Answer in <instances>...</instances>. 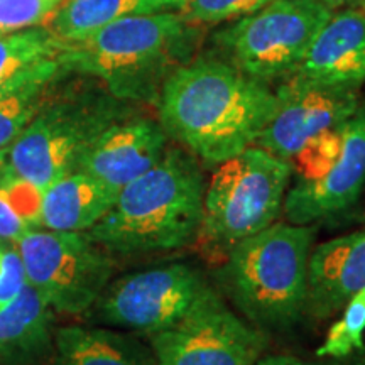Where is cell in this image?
Segmentation results:
<instances>
[{"mask_svg": "<svg viewBox=\"0 0 365 365\" xmlns=\"http://www.w3.org/2000/svg\"><path fill=\"white\" fill-rule=\"evenodd\" d=\"M159 124L202 164L215 168L255 145L277 108L276 91L222 59L188 61L168 76Z\"/></svg>", "mask_w": 365, "mask_h": 365, "instance_id": "1", "label": "cell"}, {"mask_svg": "<svg viewBox=\"0 0 365 365\" xmlns=\"http://www.w3.org/2000/svg\"><path fill=\"white\" fill-rule=\"evenodd\" d=\"M202 163L168 148L154 168L117 193L107 215L86 234L110 255L170 254L198 240L203 220Z\"/></svg>", "mask_w": 365, "mask_h": 365, "instance_id": "2", "label": "cell"}, {"mask_svg": "<svg viewBox=\"0 0 365 365\" xmlns=\"http://www.w3.org/2000/svg\"><path fill=\"white\" fill-rule=\"evenodd\" d=\"M196 39L198 31L178 12L139 14L63 41L59 63L68 75L100 81L113 97L156 103L168 76L190 61Z\"/></svg>", "mask_w": 365, "mask_h": 365, "instance_id": "3", "label": "cell"}, {"mask_svg": "<svg viewBox=\"0 0 365 365\" xmlns=\"http://www.w3.org/2000/svg\"><path fill=\"white\" fill-rule=\"evenodd\" d=\"M314 227L274 222L223 255L217 282L250 325L287 331L304 317Z\"/></svg>", "mask_w": 365, "mask_h": 365, "instance_id": "4", "label": "cell"}, {"mask_svg": "<svg viewBox=\"0 0 365 365\" xmlns=\"http://www.w3.org/2000/svg\"><path fill=\"white\" fill-rule=\"evenodd\" d=\"M59 81L26 129L0 150L4 171L43 190L75 171L108 125L134 115V103L113 97L102 83L59 88Z\"/></svg>", "mask_w": 365, "mask_h": 365, "instance_id": "5", "label": "cell"}, {"mask_svg": "<svg viewBox=\"0 0 365 365\" xmlns=\"http://www.w3.org/2000/svg\"><path fill=\"white\" fill-rule=\"evenodd\" d=\"M293 175L289 163L259 145L217 164L205 186L203 220L195 245L223 259L240 240L277 222Z\"/></svg>", "mask_w": 365, "mask_h": 365, "instance_id": "6", "label": "cell"}, {"mask_svg": "<svg viewBox=\"0 0 365 365\" xmlns=\"http://www.w3.org/2000/svg\"><path fill=\"white\" fill-rule=\"evenodd\" d=\"M218 294L220 291L196 267L170 262L110 281L85 317L149 339L175 327Z\"/></svg>", "mask_w": 365, "mask_h": 365, "instance_id": "7", "label": "cell"}, {"mask_svg": "<svg viewBox=\"0 0 365 365\" xmlns=\"http://www.w3.org/2000/svg\"><path fill=\"white\" fill-rule=\"evenodd\" d=\"M16 249L27 284L56 314L85 317L113 277V259L80 232L31 228Z\"/></svg>", "mask_w": 365, "mask_h": 365, "instance_id": "8", "label": "cell"}, {"mask_svg": "<svg viewBox=\"0 0 365 365\" xmlns=\"http://www.w3.org/2000/svg\"><path fill=\"white\" fill-rule=\"evenodd\" d=\"M333 11L318 0H272L215 36L230 65L264 83L289 78Z\"/></svg>", "mask_w": 365, "mask_h": 365, "instance_id": "9", "label": "cell"}, {"mask_svg": "<svg viewBox=\"0 0 365 365\" xmlns=\"http://www.w3.org/2000/svg\"><path fill=\"white\" fill-rule=\"evenodd\" d=\"M149 344L159 365H255L267 340L218 294Z\"/></svg>", "mask_w": 365, "mask_h": 365, "instance_id": "10", "label": "cell"}, {"mask_svg": "<svg viewBox=\"0 0 365 365\" xmlns=\"http://www.w3.org/2000/svg\"><path fill=\"white\" fill-rule=\"evenodd\" d=\"M277 108L255 145L291 161L309 143L345 124L359 108L357 88L318 85L289 76L276 90Z\"/></svg>", "mask_w": 365, "mask_h": 365, "instance_id": "11", "label": "cell"}, {"mask_svg": "<svg viewBox=\"0 0 365 365\" xmlns=\"http://www.w3.org/2000/svg\"><path fill=\"white\" fill-rule=\"evenodd\" d=\"M365 186V105L341 127L339 156L314 176L296 178L286 193V222L314 225L352 207Z\"/></svg>", "mask_w": 365, "mask_h": 365, "instance_id": "12", "label": "cell"}, {"mask_svg": "<svg viewBox=\"0 0 365 365\" xmlns=\"http://www.w3.org/2000/svg\"><path fill=\"white\" fill-rule=\"evenodd\" d=\"M168 140L159 120L134 113L108 125L85 150L75 171L93 176L118 193L156 166L170 148Z\"/></svg>", "mask_w": 365, "mask_h": 365, "instance_id": "13", "label": "cell"}, {"mask_svg": "<svg viewBox=\"0 0 365 365\" xmlns=\"http://www.w3.org/2000/svg\"><path fill=\"white\" fill-rule=\"evenodd\" d=\"M364 287L365 228L312 249L304 314L314 322L333 318Z\"/></svg>", "mask_w": 365, "mask_h": 365, "instance_id": "14", "label": "cell"}, {"mask_svg": "<svg viewBox=\"0 0 365 365\" xmlns=\"http://www.w3.org/2000/svg\"><path fill=\"white\" fill-rule=\"evenodd\" d=\"M296 78L357 88L365 81V7L331 14L296 68Z\"/></svg>", "mask_w": 365, "mask_h": 365, "instance_id": "15", "label": "cell"}, {"mask_svg": "<svg viewBox=\"0 0 365 365\" xmlns=\"http://www.w3.org/2000/svg\"><path fill=\"white\" fill-rule=\"evenodd\" d=\"M54 314L29 284L14 303L0 309V365H43L51 360Z\"/></svg>", "mask_w": 365, "mask_h": 365, "instance_id": "16", "label": "cell"}, {"mask_svg": "<svg viewBox=\"0 0 365 365\" xmlns=\"http://www.w3.org/2000/svg\"><path fill=\"white\" fill-rule=\"evenodd\" d=\"M53 365H159L150 344L110 327L70 325L54 333Z\"/></svg>", "mask_w": 365, "mask_h": 365, "instance_id": "17", "label": "cell"}, {"mask_svg": "<svg viewBox=\"0 0 365 365\" xmlns=\"http://www.w3.org/2000/svg\"><path fill=\"white\" fill-rule=\"evenodd\" d=\"M117 191L83 171H73L46 186L39 228L86 234L107 215Z\"/></svg>", "mask_w": 365, "mask_h": 365, "instance_id": "18", "label": "cell"}, {"mask_svg": "<svg viewBox=\"0 0 365 365\" xmlns=\"http://www.w3.org/2000/svg\"><path fill=\"white\" fill-rule=\"evenodd\" d=\"M182 0H65L46 26L61 41L85 38L129 16L178 12Z\"/></svg>", "mask_w": 365, "mask_h": 365, "instance_id": "19", "label": "cell"}, {"mask_svg": "<svg viewBox=\"0 0 365 365\" xmlns=\"http://www.w3.org/2000/svg\"><path fill=\"white\" fill-rule=\"evenodd\" d=\"M66 75L58 58L0 90V150L17 139L51 95L58 81Z\"/></svg>", "mask_w": 365, "mask_h": 365, "instance_id": "20", "label": "cell"}, {"mask_svg": "<svg viewBox=\"0 0 365 365\" xmlns=\"http://www.w3.org/2000/svg\"><path fill=\"white\" fill-rule=\"evenodd\" d=\"M63 41L48 27L0 36V90L59 58Z\"/></svg>", "mask_w": 365, "mask_h": 365, "instance_id": "21", "label": "cell"}, {"mask_svg": "<svg viewBox=\"0 0 365 365\" xmlns=\"http://www.w3.org/2000/svg\"><path fill=\"white\" fill-rule=\"evenodd\" d=\"M340 313L339 319L328 328L323 344L314 352L317 359L345 357L365 346V287L349 299Z\"/></svg>", "mask_w": 365, "mask_h": 365, "instance_id": "22", "label": "cell"}, {"mask_svg": "<svg viewBox=\"0 0 365 365\" xmlns=\"http://www.w3.org/2000/svg\"><path fill=\"white\" fill-rule=\"evenodd\" d=\"M272 0H182L178 14L190 24H218L261 11Z\"/></svg>", "mask_w": 365, "mask_h": 365, "instance_id": "23", "label": "cell"}, {"mask_svg": "<svg viewBox=\"0 0 365 365\" xmlns=\"http://www.w3.org/2000/svg\"><path fill=\"white\" fill-rule=\"evenodd\" d=\"M65 0H0V36L46 27Z\"/></svg>", "mask_w": 365, "mask_h": 365, "instance_id": "24", "label": "cell"}, {"mask_svg": "<svg viewBox=\"0 0 365 365\" xmlns=\"http://www.w3.org/2000/svg\"><path fill=\"white\" fill-rule=\"evenodd\" d=\"M26 286L24 266L16 245L0 242V309L14 303Z\"/></svg>", "mask_w": 365, "mask_h": 365, "instance_id": "25", "label": "cell"}, {"mask_svg": "<svg viewBox=\"0 0 365 365\" xmlns=\"http://www.w3.org/2000/svg\"><path fill=\"white\" fill-rule=\"evenodd\" d=\"M31 227L22 220L16 208L12 207L11 200L0 182V242H11L16 244Z\"/></svg>", "mask_w": 365, "mask_h": 365, "instance_id": "26", "label": "cell"}, {"mask_svg": "<svg viewBox=\"0 0 365 365\" xmlns=\"http://www.w3.org/2000/svg\"><path fill=\"white\" fill-rule=\"evenodd\" d=\"M307 365H365V346L357 352L336 359H318Z\"/></svg>", "mask_w": 365, "mask_h": 365, "instance_id": "27", "label": "cell"}, {"mask_svg": "<svg viewBox=\"0 0 365 365\" xmlns=\"http://www.w3.org/2000/svg\"><path fill=\"white\" fill-rule=\"evenodd\" d=\"M255 365H307V364L301 362V360L298 357H294V355L279 354V355H266V357L262 355Z\"/></svg>", "mask_w": 365, "mask_h": 365, "instance_id": "28", "label": "cell"}, {"mask_svg": "<svg viewBox=\"0 0 365 365\" xmlns=\"http://www.w3.org/2000/svg\"><path fill=\"white\" fill-rule=\"evenodd\" d=\"M323 6H327L331 11L336 9H350V7H365V0H318Z\"/></svg>", "mask_w": 365, "mask_h": 365, "instance_id": "29", "label": "cell"}]
</instances>
